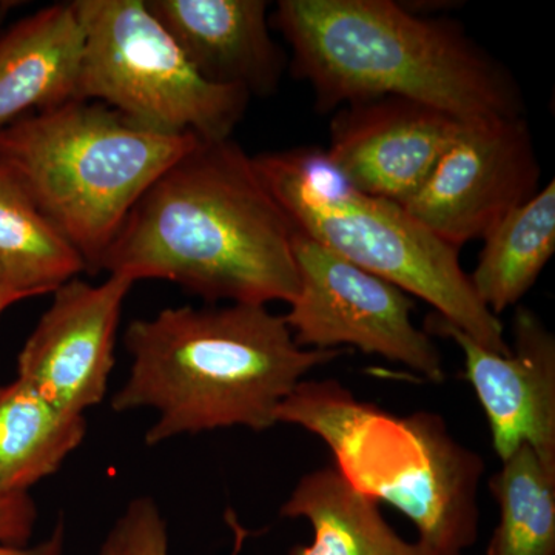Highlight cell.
Instances as JSON below:
<instances>
[{"instance_id": "6da1fadb", "label": "cell", "mask_w": 555, "mask_h": 555, "mask_svg": "<svg viewBox=\"0 0 555 555\" xmlns=\"http://www.w3.org/2000/svg\"><path fill=\"white\" fill-rule=\"evenodd\" d=\"M295 225L232 138L199 141L137 201L98 272L178 284L207 302L291 305Z\"/></svg>"}, {"instance_id": "7a4b0ae2", "label": "cell", "mask_w": 555, "mask_h": 555, "mask_svg": "<svg viewBox=\"0 0 555 555\" xmlns=\"http://www.w3.org/2000/svg\"><path fill=\"white\" fill-rule=\"evenodd\" d=\"M270 25L321 112L393 96L459 120L525 116L509 69L460 22L416 16L392 0H280Z\"/></svg>"}, {"instance_id": "3957f363", "label": "cell", "mask_w": 555, "mask_h": 555, "mask_svg": "<svg viewBox=\"0 0 555 555\" xmlns=\"http://www.w3.org/2000/svg\"><path fill=\"white\" fill-rule=\"evenodd\" d=\"M124 345L130 374L112 409L158 414L149 447L228 427L268 430L306 375L346 352L299 347L284 315L257 305L164 309L131 321Z\"/></svg>"}, {"instance_id": "277c9868", "label": "cell", "mask_w": 555, "mask_h": 555, "mask_svg": "<svg viewBox=\"0 0 555 555\" xmlns=\"http://www.w3.org/2000/svg\"><path fill=\"white\" fill-rule=\"evenodd\" d=\"M276 423L320 437L335 469L361 494L400 511L433 555H463L478 539L485 462L429 411L393 415L335 379H302Z\"/></svg>"}, {"instance_id": "5b68a950", "label": "cell", "mask_w": 555, "mask_h": 555, "mask_svg": "<svg viewBox=\"0 0 555 555\" xmlns=\"http://www.w3.org/2000/svg\"><path fill=\"white\" fill-rule=\"evenodd\" d=\"M199 141L75 100L0 127V166L98 273L142 193Z\"/></svg>"}, {"instance_id": "8992f818", "label": "cell", "mask_w": 555, "mask_h": 555, "mask_svg": "<svg viewBox=\"0 0 555 555\" xmlns=\"http://www.w3.org/2000/svg\"><path fill=\"white\" fill-rule=\"evenodd\" d=\"M255 167L295 229L366 272L423 299L467 337L506 356L505 327L478 299L456 248L400 204L358 192L323 150L292 149L254 156Z\"/></svg>"}, {"instance_id": "52a82bcc", "label": "cell", "mask_w": 555, "mask_h": 555, "mask_svg": "<svg viewBox=\"0 0 555 555\" xmlns=\"http://www.w3.org/2000/svg\"><path fill=\"white\" fill-rule=\"evenodd\" d=\"M72 5L83 30L79 100L201 141L232 137L250 94L204 79L145 0H75Z\"/></svg>"}, {"instance_id": "ba28073f", "label": "cell", "mask_w": 555, "mask_h": 555, "mask_svg": "<svg viewBox=\"0 0 555 555\" xmlns=\"http://www.w3.org/2000/svg\"><path fill=\"white\" fill-rule=\"evenodd\" d=\"M292 247L299 288L284 320L299 347H357L411 369L427 382H443L440 350L412 321L414 301L408 294L297 229Z\"/></svg>"}, {"instance_id": "9c48e42d", "label": "cell", "mask_w": 555, "mask_h": 555, "mask_svg": "<svg viewBox=\"0 0 555 555\" xmlns=\"http://www.w3.org/2000/svg\"><path fill=\"white\" fill-rule=\"evenodd\" d=\"M540 166L525 116L460 120L451 144L404 210L460 250L483 240L539 192Z\"/></svg>"}, {"instance_id": "30bf717a", "label": "cell", "mask_w": 555, "mask_h": 555, "mask_svg": "<svg viewBox=\"0 0 555 555\" xmlns=\"http://www.w3.org/2000/svg\"><path fill=\"white\" fill-rule=\"evenodd\" d=\"M134 280L108 275L102 284L69 280L17 356V379L67 414L83 415L107 396L124 301Z\"/></svg>"}, {"instance_id": "8fae6325", "label": "cell", "mask_w": 555, "mask_h": 555, "mask_svg": "<svg viewBox=\"0 0 555 555\" xmlns=\"http://www.w3.org/2000/svg\"><path fill=\"white\" fill-rule=\"evenodd\" d=\"M423 331L462 350L465 378L483 408L496 456L505 462L526 444L555 466V338L540 317L517 306L506 356L485 349L436 312Z\"/></svg>"}, {"instance_id": "7c38bea8", "label": "cell", "mask_w": 555, "mask_h": 555, "mask_svg": "<svg viewBox=\"0 0 555 555\" xmlns=\"http://www.w3.org/2000/svg\"><path fill=\"white\" fill-rule=\"evenodd\" d=\"M459 124L403 98L353 102L332 119L324 155L358 192L403 206L425 184Z\"/></svg>"}, {"instance_id": "4fadbf2b", "label": "cell", "mask_w": 555, "mask_h": 555, "mask_svg": "<svg viewBox=\"0 0 555 555\" xmlns=\"http://www.w3.org/2000/svg\"><path fill=\"white\" fill-rule=\"evenodd\" d=\"M149 10L208 82L250 96L275 93L284 51L270 35L264 0H145Z\"/></svg>"}, {"instance_id": "5bb4252c", "label": "cell", "mask_w": 555, "mask_h": 555, "mask_svg": "<svg viewBox=\"0 0 555 555\" xmlns=\"http://www.w3.org/2000/svg\"><path fill=\"white\" fill-rule=\"evenodd\" d=\"M83 30L72 2L54 3L0 33V127L79 100Z\"/></svg>"}, {"instance_id": "9a60e30c", "label": "cell", "mask_w": 555, "mask_h": 555, "mask_svg": "<svg viewBox=\"0 0 555 555\" xmlns=\"http://www.w3.org/2000/svg\"><path fill=\"white\" fill-rule=\"evenodd\" d=\"M280 516L305 518L313 532L310 545L292 547L288 555H433L398 535L379 503L357 491L335 466L299 478Z\"/></svg>"}, {"instance_id": "2e32d148", "label": "cell", "mask_w": 555, "mask_h": 555, "mask_svg": "<svg viewBox=\"0 0 555 555\" xmlns=\"http://www.w3.org/2000/svg\"><path fill=\"white\" fill-rule=\"evenodd\" d=\"M86 436V416L61 411L21 379L0 386V499L27 495L54 476Z\"/></svg>"}, {"instance_id": "e0dca14e", "label": "cell", "mask_w": 555, "mask_h": 555, "mask_svg": "<svg viewBox=\"0 0 555 555\" xmlns=\"http://www.w3.org/2000/svg\"><path fill=\"white\" fill-rule=\"evenodd\" d=\"M470 284L495 317L534 287L555 251V182L514 208L485 236Z\"/></svg>"}, {"instance_id": "ac0fdd59", "label": "cell", "mask_w": 555, "mask_h": 555, "mask_svg": "<svg viewBox=\"0 0 555 555\" xmlns=\"http://www.w3.org/2000/svg\"><path fill=\"white\" fill-rule=\"evenodd\" d=\"M86 262L0 166V288L27 299L53 294Z\"/></svg>"}, {"instance_id": "d6986e66", "label": "cell", "mask_w": 555, "mask_h": 555, "mask_svg": "<svg viewBox=\"0 0 555 555\" xmlns=\"http://www.w3.org/2000/svg\"><path fill=\"white\" fill-rule=\"evenodd\" d=\"M489 486L499 521L488 555H555V466L524 444Z\"/></svg>"}, {"instance_id": "ffe728a7", "label": "cell", "mask_w": 555, "mask_h": 555, "mask_svg": "<svg viewBox=\"0 0 555 555\" xmlns=\"http://www.w3.org/2000/svg\"><path fill=\"white\" fill-rule=\"evenodd\" d=\"M98 555H170L169 529L152 496H137L116 518Z\"/></svg>"}, {"instance_id": "44dd1931", "label": "cell", "mask_w": 555, "mask_h": 555, "mask_svg": "<svg viewBox=\"0 0 555 555\" xmlns=\"http://www.w3.org/2000/svg\"><path fill=\"white\" fill-rule=\"evenodd\" d=\"M36 521L38 507L30 494L0 499V543L3 545H28Z\"/></svg>"}, {"instance_id": "7402d4cb", "label": "cell", "mask_w": 555, "mask_h": 555, "mask_svg": "<svg viewBox=\"0 0 555 555\" xmlns=\"http://www.w3.org/2000/svg\"><path fill=\"white\" fill-rule=\"evenodd\" d=\"M65 525L60 520L51 534L36 545H3L0 543V555H64Z\"/></svg>"}, {"instance_id": "603a6c76", "label": "cell", "mask_w": 555, "mask_h": 555, "mask_svg": "<svg viewBox=\"0 0 555 555\" xmlns=\"http://www.w3.org/2000/svg\"><path fill=\"white\" fill-rule=\"evenodd\" d=\"M20 301V298L14 297V295L7 294L5 291L0 288V315H2L7 309L11 308V306H14Z\"/></svg>"}]
</instances>
